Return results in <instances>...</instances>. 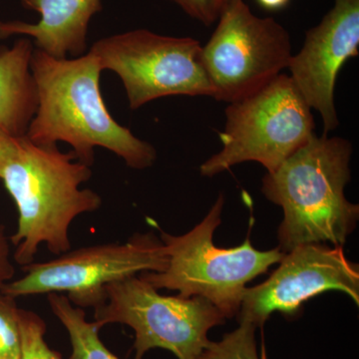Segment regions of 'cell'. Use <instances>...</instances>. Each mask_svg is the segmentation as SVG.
Masks as SVG:
<instances>
[{
	"label": "cell",
	"instance_id": "20",
	"mask_svg": "<svg viewBox=\"0 0 359 359\" xmlns=\"http://www.w3.org/2000/svg\"><path fill=\"white\" fill-rule=\"evenodd\" d=\"M18 139L20 137H13L4 130L0 129V175L2 170L6 167L7 162L11 160L16 148H18Z\"/></svg>",
	"mask_w": 359,
	"mask_h": 359
},
{
	"label": "cell",
	"instance_id": "17",
	"mask_svg": "<svg viewBox=\"0 0 359 359\" xmlns=\"http://www.w3.org/2000/svg\"><path fill=\"white\" fill-rule=\"evenodd\" d=\"M20 308L0 290V359H21Z\"/></svg>",
	"mask_w": 359,
	"mask_h": 359
},
{
	"label": "cell",
	"instance_id": "2",
	"mask_svg": "<svg viewBox=\"0 0 359 359\" xmlns=\"http://www.w3.org/2000/svg\"><path fill=\"white\" fill-rule=\"evenodd\" d=\"M91 177V166L72 152L20 137L0 175L18 208V230L11 238L16 263L22 268L32 264L41 244L56 256L70 250L72 222L102 205L98 194L80 188Z\"/></svg>",
	"mask_w": 359,
	"mask_h": 359
},
{
	"label": "cell",
	"instance_id": "9",
	"mask_svg": "<svg viewBox=\"0 0 359 359\" xmlns=\"http://www.w3.org/2000/svg\"><path fill=\"white\" fill-rule=\"evenodd\" d=\"M290 33L271 18H259L244 0H231L202 60L216 100L233 103L259 91L289 67Z\"/></svg>",
	"mask_w": 359,
	"mask_h": 359
},
{
	"label": "cell",
	"instance_id": "7",
	"mask_svg": "<svg viewBox=\"0 0 359 359\" xmlns=\"http://www.w3.org/2000/svg\"><path fill=\"white\" fill-rule=\"evenodd\" d=\"M202 45L191 37L131 30L97 40L89 52L102 70L121 79L131 110L167 96L215 97L202 60Z\"/></svg>",
	"mask_w": 359,
	"mask_h": 359
},
{
	"label": "cell",
	"instance_id": "11",
	"mask_svg": "<svg viewBox=\"0 0 359 359\" xmlns=\"http://www.w3.org/2000/svg\"><path fill=\"white\" fill-rule=\"evenodd\" d=\"M359 0H334L318 25L306 33L302 50L292 55L290 78L306 104L320 113L323 134L339 127L334 89L342 66L358 55Z\"/></svg>",
	"mask_w": 359,
	"mask_h": 359
},
{
	"label": "cell",
	"instance_id": "8",
	"mask_svg": "<svg viewBox=\"0 0 359 359\" xmlns=\"http://www.w3.org/2000/svg\"><path fill=\"white\" fill-rule=\"evenodd\" d=\"M168 257L162 241L136 233L124 244H105L68 250L45 263L23 266L25 275L1 287L11 297L63 294L77 308L100 306L109 283L143 273H162Z\"/></svg>",
	"mask_w": 359,
	"mask_h": 359
},
{
	"label": "cell",
	"instance_id": "6",
	"mask_svg": "<svg viewBox=\"0 0 359 359\" xmlns=\"http://www.w3.org/2000/svg\"><path fill=\"white\" fill-rule=\"evenodd\" d=\"M224 320L207 299L160 294L141 276L109 283L104 302L94 309L101 328L121 323L134 330L135 359L153 348L166 349L178 359H200L210 344L208 332Z\"/></svg>",
	"mask_w": 359,
	"mask_h": 359
},
{
	"label": "cell",
	"instance_id": "19",
	"mask_svg": "<svg viewBox=\"0 0 359 359\" xmlns=\"http://www.w3.org/2000/svg\"><path fill=\"white\" fill-rule=\"evenodd\" d=\"M15 269L11 259V240L6 237L4 226L0 224V289L13 280Z\"/></svg>",
	"mask_w": 359,
	"mask_h": 359
},
{
	"label": "cell",
	"instance_id": "15",
	"mask_svg": "<svg viewBox=\"0 0 359 359\" xmlns=\"http://www.w3.org/2000/svg\"><path fill=\"white\" fill-rule=\"evenodd\" d=\"M256 325L240 320V327L224 335L218 342L210 341L200 359H259Z\"/></svg>",
	"mask_w": 359,
	"mask_h": 359
},
{
	"label": "cell",
	"instance_id": "21",
	"mask_svg": "<svg viewBox=\"0 0 359 359\" xmlns=\"http://www.w3.org/2000/svg\"><path fill=\"white\" fill-rule=\"evenodd\" d=\"M257 4L269 11H278L289 6L290 0H256Z\"/></svg>",
	"mask_w": 359,
	"mask_h": 359
},
{
	"label": "cell",
	"instance_id": "16",
	"mask_svg": "<svg viewBox=\"0 0 359 359\" xmlns=\"http://www.w3.org/2000/svg\"><path fill=\"white\" fill-rule=\"evenodd\" d=\"M21 359H62L45 341L46 325L33 311L20 309Z\"/></svg>",
	"mask_w": 359,
	"mask_h": 359
},
{
	"label": "cell",
	"instance_id": "3",
	"mask_svg": "<svg viewBox=\"0 0 359 359\" xmlns=\"http://www.w3.org/2000/svg\"><path fill=\"white\" fill-rule=\"evenodd\" d=\"M351 154L353 146L346 139L314 134L264 177L262 192L283 211L278 236L285 254L302 245H342L353 233L359 208L344 195Z\"/></svg>",
	"mask_w": 359,
	"mask_h": 359
},
{
	"label": "cell",
	"instance_id": "14",
	"mask_svg": "<svg viewBox=\"0 0 359 359\" xmlns=\"http://www.w3.org/2000/svg\"><path fill=\"white\" fill-rule=\"evenodd\" d=\"M47 299L52 313L69 334L72 348L70 359H120L103 344L99 337L101 327L95 321L86 320L83 309L73 306L62 294H47Z\"/></svg>",
	"mask_w": 359,
	"mask_h": 359
},
{
	"label": "cell",
	"instance_id": "1",
	"mask_svg": "<svg viewBox=\"0 0 359 359\" xmlns=\"http://www.w3.org/2000/svg\"><path fill=\"white\" fill-rule=\"evenodd\" d=\"M30 69L39 106L25 136L33 143L65 142L77 160L92 166L94 148L102 147L132 169L152 166L155 148L115 121L100 91L102 67L91 52L74 59L51 57L33 50Z\"/></svg>",
	"mask_w": 359,
	"mask_h": 359
},
{
	"label": "cell",
	"instance_id": "13",
	"mask_svg": "<svg viewBox=\"0 0 359 359\" xmlns=\"http://www.w3.org/2000/svg\"><path fill=\"white\" fill-rule=\"evenodd\" d=\"M33 50L28 37L11 48L0 47V129L13 137L25 136L39 106L30 69Z\"/></svg>",
	"mask_w": 359,
	"mask_h": 359
},
{
	"label": "cell",
	"instance_id": "5",
	"mask_svg": "<svg viewBox=\"0 0 359 359\" xmlns=\"http://www.w3.org/2000/svg\"><path fill=\"white\" fill-rule=\"evenodd\" d=\"M314 127L311 108L292 78L282 73L252 95L229 104L219 134L223 149L201 165V174L214 177L249 161L273 173L308 143Z\"/></svg>",
	"mask_w": 359,
	"mask_h": 359
},
{
	"label": "cell",
	"instance_id": "12",
	"mask_svg": "<svg viewBox=\"0 0 359 359\" xmlns=\"http://www.w3.org/2000/svg\"><path fill=\"white\" fill-rule=\"evenodd\" d=\"M21 4L39 13L40 20H0V39L23 35L34 40V48L57 59L83 55L90 21L102 11L101 0H21Z\"/></svg>",
	"mask_w": 359,
	"mask_h": 359
},
{
	"label": "cell",
	"instance_id": "18",
	"mask_svg": "<svg viewBox=\"0 0 359 359\" xmlns=\"http://www.w3.org/2000/svg\"><path fill=\"white\" fill-rule=\"evenodd\" d=\"M184 13L205 26L218 21L222 11L231 0H170Z\"/></svg>",
	"mask_w": 359,
	"mask_h": 359
},
{
	"label": "cell",
	"instance_id": "4",
	"mask_svg": "<svg viewBox=\"0 0 359 359\" xmlns=\"http://www.w3.org/2000/svg\"><path fill=\"white\" fill-rule=\"evenodd\" d=\"M224 207L219 195L205 218L185 235L161 231L168 257L162 273H143L142 278L156 290H177L180 297H200L231 318L240 313L247 283L282 261L280 248L262 252L249 238L238 247L222 249L214 245L215 231L221 224Z\"/></svg>",
	"mask_w": 359,
	"mask_h": 359
},
{
	"label": "cell",
	"instance_id": "10",
	"mask_svg": "<svg viewBox=\"0 0 359 359\" xmlns=\"http://www.w3.org/2000/svg\"><path fill=\"white\" fill-rule=\"evenodd\" d=\"M280 263L268 280L245 289L240 320L263 327L271 313L294 316L304 302L327 290L346 292L358 304V264L347 259L341 245H299Z\"/></svg>",
	"mask_w": 359,
	"mask_h": 359
}]
</instances>
